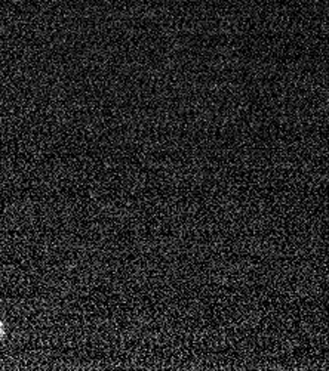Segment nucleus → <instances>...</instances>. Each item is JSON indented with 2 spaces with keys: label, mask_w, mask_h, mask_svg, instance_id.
<instances>
[{
  "label": "nucleus",
  "mask_w": 329,
  "mask_h": 371,
  "mask_svg": "<svg viewBox=\"0 0 329 371\" xmlns=\"http://www.w3.org/2000/svg\"><path fill=\"white\" fill-rule=\"evenodd\" d=\"M5 334H6V329H5V324H3V321L0 319V342L5 339Z\"/></svg>",
  "instance_id": "obj_1"
}]
</instances>
